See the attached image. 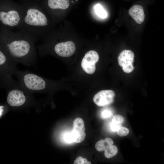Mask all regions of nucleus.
<instances>
[{"mask_svg": "<svg viewBox=\"0 0 164 164\" xmlns=\"http://www.w3.org/2000/svg\"><path fill=\"white\" fill-rule=\"evenodd\" d=\"M35 41L22 32L0 28V46L18 63L28 66L35 64L37 58Z\"/></svg>", "mask_w": 164, "mask_h": 164, "instance_id": "1", "label": "nucleus"}, {"mask_svg": "<svg viewBox=\"0 0 164 164\" xmlns=\"http://www.w3.org/2000/svg\"><path fill=\"white\" fill-rule=\"evenodd\" d=\"M21 3L23 14L18 30L29 35L36 41L48 26V19L40 2L29 0Z\"/></svg>", "mask_w": 164, "mask_h": 164, "instance_id": "2", "label": "nucleus"}, {"mask_svg": "<svg viewBox=\"0 0 164 164\" xmlns=\"http://www.w3.org/2000/svg\"><path fill=\"white\" fill-rule=\"evenodd\" d=\"M23 14L22 3L12 0L0 3V28L13 30L19 29Z\"/></svg>", "mask_w": 164, "mask_h": 164, "instance_id": "3", "label": "nucleus"}, {"mask_svg": "<svg viewBox=\"0 0 164 164\" xmlns=\"http://www.w3.org/2000/svg\"><path fill=\"white\" fill-rule=\"evenodd\" d=\"M8 91L7 98L8 104L12 107H19L26 103L29 93L14 80L6 84Z\"/></svg>", "mask_w": 164, "mask_h": 164, "instance_id": "4", "label": "nucleus"}, {"mask_svg": "<svg viewBox=\"0 0 164 164\" xmlns=\"http://www.w3.org/2000/svg\"><path fill=\"white\" fill-rule=\"evenodd\" d=\"M18 63L0 46V73L5 82L13 79L12 76L18 70L16 66Z\"/></svg>", "mask_w": 164, "mask_h": 164, "instance_id": "5", "label": "nucleus"}, {"mask_svg": "<svg viewBox=\"0 0 164 164\" xmlns=\"http://www.w3.org/2000/svg\"><path fill=\"white\" fill-rule=\"evenodd\" d=\"M99 56L96 51L91 50L87 52L81 62V66L87 73L91 74L96 70V63L98 61Z\"/></svg>", "mask_w": 164, "mask_h": 164, "instance_id": "6", "label": "nucleus"}, {"mask_svg": "<svg viewBox=\"0 0 164 164\" xmlns=\"http://www.w3.org/2000/svg\"><path fill=\"white\" fill-rule=\"evenodd\" d=\"M134 57V53L130 50H124L119 54L118 57V63L125 72L129 73L133 70Z\"/></svg>", "mask_w": 164, "mask_h": 164, "instance_id": "7", "label": "nucleus"}, {"mask_svg": "<svg viewBox=\"0 0 164 164\" xmlns=\"http://www.w3.org/2000/svg\"><path fill=\"white\" fill-rule=\"evenodd\" d=\"M115 96V93L112 90H103L99 91L94 95L93 101L99 107H105L114 102Z\"/></svg>", "mask_w": 164, "mask_h": 164, "instance_id": "8", "label": "nucleus"}, {"mask_svg": "<svg viewBox=\"0 0 164 164\" xmlns=\"http://www.w3.org/2000/svg\"><path fill=\"white\" fill-rule=\"evenodd\" d=\"M73 129L71 133L73 142L79 143L83 142L86 136L83 119L80 118H76L73 123Z\"/></svg>", "mask_w": 164, "mask_h": 164, "instance_id": "9", "label": "nucleus"}, {"mask_svg": "<svg viewBox=\"0 0 164 164\" xmlns=\"http://www.w3.org/2000/svg\"><path fill=\"white\" fill-rule=\"evenodd\" d=\"M53 48L57 55L63 57H69L72 56L76 50L74 43L70 41L58 43L55 45Z\"/></svg>", "mask_w": 164, "mask_h": 164, "instance_id": "10", "label": "nucleus"}, {"mask_svg": "<svg viewBox=\"0 0 164 164\" xmlns=\"http://www.w3.org/2000/svg\"><path fill=\"white\" fill-rule=\"evenodd\" d=\"M40 3L43 9L53 11L66 9L70 5L69 0H43Z\"/></svg>", "mask_w": 164, "mask_h": 164, "instance_id": "11", "label": "nucleus"}, {"mask_svg": "<svg viewBox=\"0 0 164 164\" xmlns=\"http://www.w3.org/2000/svg\"><path fill=\"white\" fill-rule=\"evenodd\" d=\"M128 14L138 24L142 23L144 21L145 15L143 7L139 5H135L131 7Z\"/></svg>", "mask_w": 164, "mask_h": 164, "instance_id": "12", "label": "nucleus"}, {"mask_svg": "<svg viewBox=\"0 0 164 164\" xmlns=\"http://www.w3.org/2000/svg\"><path fill=\"white\" fill-rule=\"evenodd\" d=\"M113 143L114 142L112 139L107 138L104 140L101 139L97 142L95 144V148L98 151L102 152L108 147L113 145Z\"/></svg>", "mask_w": 164, "mask_h": 164, "instance_id": "13", "label": "nucleus"}, {"mask_svg": "<svg viewBox=\"0 0 164 164\" xmlns=\"http://www.w3.org/2000/svg\"><path fill=\"white\" fill-rule=\"evenodd\" d=\"M124 118L121 116L116 115L112 118L111 124V128L113 132L117 131L121 127V125L124 122Z\"/></svg>", "mask_w": 164, "mask_h": 164, "instance_id": "14", "label": "nucleus"}, {"mask_svg": "<svg viewBox=\"0 0 164 164\" xmlns=\"http://www.w3.org/2000/svg\"><path fill=\"white\" fill-rule=\"evenodd\" d=\"M104 151V155L105 157L109 159L115 156L117 154L118 149L116 146L112 145L107 147Z\"/></svg>", "mask_w": 164, "mask_h": 164, "instance_id": "15", "label": "nucleus"}, {"mask_svg": "<svg viewBox=\"0 0 164 164\" xmlns=\"http://www.w3.org/2000/svg\"><path fill=\"white\" fill-rule=\"evenodd\" d=\"M95 10L97 14L101 18H104L107 17L106 12L100 5H97L95 7Z\"/></svg>", "mask_w": 164, "mask_h": 164, "instance_id": "16", "label": "nucleus"}, {"mask_svg": "<svg viewBox=\"0 0 164 164\" xmlns=\"http://www.w3.org/2000/svg\"><path fill=\"white\" fill-rule=\"evenodd\" d=\"M118 135L120 137H123L128 135L129 133V130L127 128L121 126L117 131Z\"/></svg>", "mask_w": 164, "mask_h": 164, "instance_id": "17", "label": "nucleus"}, {"mask_svg": "<svg viewBox=\"0 0 164 164\" xmlns=\"http://www.w3.org/2000/svg\"><path fill=\"white\" fill-rule=\"evenodd\" d=\"M74 164H91V163L88 161L85 158H83L82 157L79 156L77 157L74 160L73 162Z\"/></svg>", "mask_w": 164, "mask_h": 164, "instance_id": "18", "label": "nucleus"}, {"mask_svg": "<svg viewBox=\"0 0 164 164\" xmlns=\"http://www.w3.org/2000/svg\"><path fill=\"white\" fill-rule=\"evenodd\" d=\"M111 112L108 110H105L102 112V116L104 118H108L111 116Z\"/></svg>", "mask_w": 164, "mask_h": 164, "instance_id": "19", "label": "nucleus"}, {"mask_svg": "<svg viewBox=\"0 0 164 164\" xmlns=\"http://www.w3.org/2000/svg\"><path fill=\"white\" fill-rule=\"evenodd\" d=\"M65 139L66 141L69 142H73V138L71 133L68 134L66 135L65 136Z\"/></svg>", "mask_w": 164, "mask_h": 164, "instance_id": "20", "label": "nucleus"}, {"mask_svg": "<svg viewBox=\"0 0 164 164\" xmlns=\"http://www.w3.org/2000/svg\"><path fill=\"white\" fill-rule=\"evenodd\" d=\"M3 106H0V116L2 115L3 111Z\"/></svg>", "mask_w": 164, "mask_h": 164, "instance_id": "21", "label": "nucleus"}, {"mask_svg": "<svg viewBox=\"0 0 164 164\" xmlns=\"http://www.w3.org/2000/svg\"><path fill=\"white\" fill-rule=\"evenodd\" d=\"M12 0L14 1V0ZM18 0L19 1H21V2H26V1H27L28 0Z\"/></svg>", "mask_w": 164, "mask_h": 164, "instance_id": "22", "label": "nucleus"}, {"mask_svg": "<svg viewBox=\"0 0 164 164\" xmlns=\"http://www.w3.org/2000/svg\"><path fill=\"white\" fill-rule=\"evenodd\" d=\"M35 0L37 1L40 2V0Z\"/></svg>", "mask_w": 164, "mask_h": 164, "instance_id": "23", "label": "nucleus"}]
</instances>
